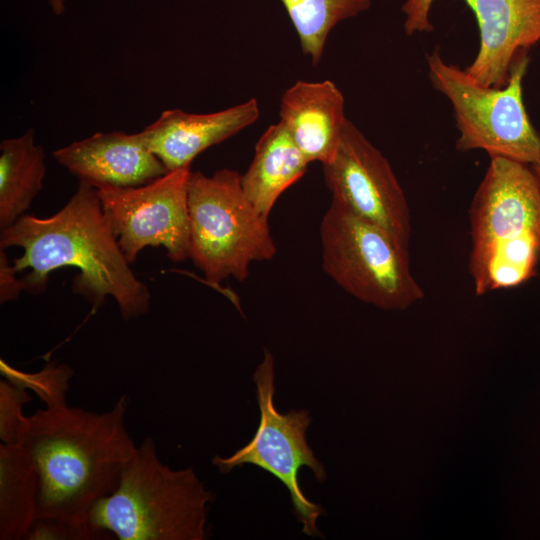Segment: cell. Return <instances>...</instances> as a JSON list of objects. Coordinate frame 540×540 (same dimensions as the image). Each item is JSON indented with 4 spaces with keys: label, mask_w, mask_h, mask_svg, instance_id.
Here are the masks:
<instances>
[{
    "label": "cell",
    "mask_w": 540,
    "mask_h": 540,
    "mask_svg": "<svg viewBox=\"0 0 540 540\" xmlns=\"http://www.w3.org/2000/svg\"><path fill=\"white\" fill-rule=\"evenodd\" d=\"M190 166L135 187L99 188L106 219L129 264L145 247H163L173 262L189 258Z\"/></svg>",
    "instance_id": "cell-9"
},
{
    "label": "cell",
    "mask_w": 540,
    "mask_h": 540,
    "mask_svg": "<svg viewBox=\"0 0 540 540\" xmlns=\"http://www.w3.org/2000/svg\"><path fill=\"white\" fill-rule=\"evenodd\" d=\"M297 33L300 47L313 65L324 53L331 31L367 11L371 0H280Z\"/></svg>",
    "instance_id": "cell-18"
},
{
    "label": "cell",
    "mask_w": 540,
    "mask_h": 540,
    "mask_svg": "<svg viewBox=\"0 0 540 540\" xmlns=\"http://www.w3.org/2000/svg\"><path fill=\"white\" fill-rule=\"evenodd\" d=\"M16 274L13 264L9 263L5 252L0 248V302L2 304L17 299L24 290L23 280L18 279Z\"/></svg>",
    "instance_id": "cell-22"
},
{
    "label": "cell",
    "mask_w": 540,
    "mask_h": 540,
    "mask_svg": "<svg viewBox=\"0 0 540 540\" xmlns=\"http://www.w3.org/2000/svg\"><path fill=\"white\" fill-rule=\"evenodd\" d=\"M0 371L5 379L27 391L35 392L47 408L68 404L66 394L74 372L67 364L51 361L40 371L27 373L1 359Z\"/></svg>",
    "instance_id": "cell-19"
},
{
    "label": "cell",
    "mask_w": 540,
    "mask_h": 540,
    "mask_svg": "<svg viewBox=\"0 0 540 540\" xmlns=\"http://www.w3.org/2000/svg\"><path fill=\"white\" fill-rule=\"evenodd\" d=\"M280 122L310 163L327 162L336 151L348 118L341 90L330 80H299L280 100Z\"/></svg>",
    "instance_id": "cell-14"
},
{
    "label": "cell",
    "mask_w": 540,
    "mask_h": 540,
    "mask_svg": "<svg viewBox=\"0 0 540 540\" xmlns=\"http://www.w3.org/2000/svg\"><path fill=\"white\" fill-rule=\"evenodd\" d=\"M432 86L449 99L462 152L484 150L527 165L540 159V133L530 121L523 101V80L529 65L526 51L514 60L507 83L486 87L464 69L447 63L438 51L427 56Z\"/></svg>",
    "instance_id": "cell-6"
},
{
    "label": "cell",
    "mask_w": 540,
    "mask_h": 540,
    "mask_svg": "<svg viewBox=\"0 0 540 540\" xmlns=\"http://www.w3.org/2000/svg\"><path fill=\"white\" fill-rule=\"evenodd\" d=\"M111 535L90 524H77L57 518H36L26 540H107Z\"/></svg>",
    "instance_id": "cell-21"
},
{
    "label": "cell",
    "mask_w": 540,
    "mask_h": 540,
    "mask_svg": "<svg viewBox=\"0 0 540 540\" xmlns=\"http://www.w3.org/2000/svg\"><path fill=\"white\" fill-rule=\"evenodd\" d=\"M310 162L283 124L270 125L255 145L253 159L241 174L244 194L265 217L281 194L303 177Z\"/></svg>",
    "instance_id": "cell-15"
},
{
    "label": "cell",
    "mask_w": 540,
    "mask_h": 540,
    "mask_svg": "<svg viewBox=\"0 0 540 540\" xmlns=\"http://www.w3.org/2000/svg\"><path fill=\"white\" fill-rule=\"evenodd\" d=\"M53 156L80 182L97 189L140 186L168 172L139 132H98L55 150Z\"/></svg>",
    "instance_id": "cell-12"
},
{
    "label": "cell",
    "mask_w": 540,
    "mask_h": 540,
    "mask_svg": "<svg viewBox=\"0 0 540 540\" xmlns=\"http://www.w3.org/2000/svg\"><path fill=\"white\" fill-rule=\"evenodd\" d=\"M212 499L191 467L170 468L160 460L153 438L146 437L88 521L118 540H204Z\"/></svg>",
    "instance_id": "cell-4"
},
{
    "label": "cell",
    "mask_w": 540,
    "mask_h": 540,
    "mask_svg": "<svg viewBox=\"0 0 540 540\" xmlns=\"http://www.w3.org/2000/svg\"><path fill=\"white\" fill-rule=\"evenodd\" d=\"M322 167L331 201L409 247L411 213L403 188L387 158L349 119L336 151Z\"/></svg>",
    "instance_id": "cell-10"
},
{
    "label": "cell",
    "mask_w": 540,
    "mask_h": 540,
    "mask_svg": "<svg viewBox=\"0 0 540 540\" xmlns=\"http://www.w3.org/2000/svg\"><path fill=\"white\" fill-rule=\"evenodd\" d=\"M127 409L122 395L102 413L66 404L26 417L19 443L39 478L36 518L89 524L90 510L114 491L137 449Z\"/></svg>",
    "instance_id": "cell-1"
},
{
    "label": "cell",
    "mask_w": 540,
    "mask_h": 540,
    "mask_svg": "<svg viewBox=\"0 0 540 540\" xmlns=\"http://www.w3.org/2000/svg\"><path fill=\"white\" fill-rule=\"evenodd\" d=\"M32 400L27 390L7 379L0 381V440L4 444L19 443L26 415L23 407Z\"/></svg>",
    "instance_id": "cell-20"
},
{
    "label": "cell",
    "mask_w": 540,
    "mask_h": 540,
    "mask_svg": "<svg viewBox=\"0 0 540 540\" xmlns=\"http://www.w3.org/2000/svg\"><path fill=\"white\" fill-rule=\"evenodd\" d=\"M531 167L540 180V159L534 164H532Z\"/></svg>",
    "instance_id": "cell-24"
},
{
    "label": "cell",
    "mask_w": 540,
    "mask_h": 540,
    "mask_svg": "<svg viewBox=\"0 0 540 540\" xmlns=\"http://www.w3.org/2000/svg\"><path fill=\"white\" fill-rule=\"evenodd\" d=\"M435 0H406L404 30L411 36L431 32ZM473 12L480 45L465 72L477 83L500 88L509 78L516 57L540 42V0H463Z\"/></svg>",
    "instance_id": "cell-11"
},
{
    "label": "cell",
    "mask_w": 540,
    "mask_h": 540,
    "mask_svg": "<svg viewBox=\"0 0 540 540\" xmlns=\"http://www.w3.org/2000/svg\"><path fill=\"white\" fill-rule=\"evenodd\" d=\"M21 247L13 261L24 289L43 291L49 274L65 266L79 270L73 291L95 308L112 297L124 319L148 312L150 293L133 273L104 214L98 189L79 182L76 192L57 213L48 218L22 215L1 230L0 248Z\"/></svg>",
    "instance_id": "cell-2"
},
{
    "label": "cell",
    "mask_w": 540,
    "mask_h": 540,
    "mask_svg": "<svg viewBox=\"0 0 540 540\" xmlns=\"http://www.w3.org/2000/svg\"><path fill=\"white\" fill-rule=\"evenodd\" d=\"M52 11L61 14L64 11V0H49Z\"/></svg>",
    "instance_id": "cell-23"
},
{
    "label": "cell",
    "mask_w": 540,
    "mask_h": 540,
    "mask_svg": "<svg viewBox=\"0 0 540 540\" xmlns=\"http://www.w3.org/2000/svg\"><path fill=\"white\" fill-rule=\"evenodd\" d=\"M46 175L45 152L34 131L0 144V229L13 225L42 190Z\"/></svg>",
    "instance_id": "cell-16"
},
{
    "label": "cell",
    "mask_w": 540,
    "mask_h": 540,
    "mask_svg": "<svg viewBox=\"0 0 540 540\" xmlns=\"http://www.w3.org/2000/svg\"><path fill=\"white\" fill-rule=\"evenodd\" d=\"M259 115L255 98L212 113L168 109L139 134L167 170L172 171L190 166L201 152L252 125Z\"/></svg>",
    "instance_id": "cell-13"
},
{
    "label": "cell",
    "mask_w": 540,
    "mask_h": 540,
    "mask_svg": "<svg viewBox=\"0 0 540 540\" xmlns=\"http://www.w3.org/2000/svg\"><path fill=\"white\" fill-rule=\"evenodd\" d=\"M188 212L189 258L213 286L230 277L246 280L251 263L277 253L269 218L244 194L238 171H191Z\"/></svg>",
    "instance_id": "cell-5"
},
{
    "label": "cell",
    "mask_w": 540,
    "mask_h": 540,
    "mask_svg": "<svg viewBox=\"0 0 540 540\" xmlns=\"http://www.w3.org/2000/svg\"><path fill=\"white\" fill-rule=\"evenodd\" d=\"M469 220V272L476 295L518 287L537 275L540 180L530 165L490 157Z\"/></svg>",
    "instance_id": "cell-3"
},
{
    "label": "cell",
    "mask_w": 540,
    "mask_h": 540,
    "mask_svg": "<svg viewBox=\"0 0 540 540\" xmlns=\"http://www.w3.org/2000/svg\"><path fill=\"white\" fill-rule=\"evenodd\" d=\"M39 478L20 443L0 444V539L24 540L37 517Z\"/></svg>",
    "instance_id": "cell-17"
},
{
    "label": "cell",
    "mask_w": 540,
    "mask_h": 540,
    "mask_svg": "<svg viewBox=\"0 0 540 540\" xmlns=\"http://www.w3.org/2000/svg\"><path fill=\"white\" fill-rule=\"evenodd\" d=\"M253 380L260 420L253 438L228 457L215 456L212 463L221 473H229L245 464L255 465L276 477L289 491L294 513L307 536L320 535L317 520L324 509L303 493L298 474L308 467L319 482L326 480L323 464L315 457L306 438L312 419L305 409L281 413L274 403L275 368L274 358L264 352Z\"/></svg>",
    "instance_id": "cell-8"
},
{
    "label": "cell",
    "mask_w": 540,
    "mask_h": 540,
    "mask_svg": "<svg viewBox=\"0 0 540 540\" xmlns=\"http://www.w3.org/2000/svg\"><path fill=\"white\" fill-rule=\"evenodd\" d=\"M323 271L345 292L382 310L424 297L408 248L377 225L331 201L320 224Z\"/></svg>",
    "instance_id": "cell-7"
}]
</instances>
